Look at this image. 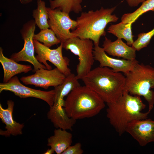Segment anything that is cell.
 I'll return each instance as SVG.
<instances>
[{
	"label": "cell",
	"instance_id": "obj_10",
	"mask_svg": "<svg viewBox=\"0 0 154 154\" xmlns=\"http://www.w3.org/2000/svg\"><path fill=\"white\" fill-rule=\"evenodd\" d=\"M8 91L21 98L34 97L46 102L50 107L54 104L55 95L54 89L45 91L36 90L25 86L21 84L18 77L14 76L7 83L0 84V93Z\"/></svg>",
	"mask_w": 154,
	"mask_h": 154
},
{
	"label": "cell",
	"instance_id": "obj_11",
	"mask_svg": "<svg viewBox=\"0 0 154 154\" xmlns=\"http://www.w3.org/2000/svg\"><path fill=\"white\" fill-rule=\"evenodd\" d=\"M35 72L31 75L22 77L20 80L26 85H34L47 89L50 86L61 85L66 77L56 67L51 70L40 69Z\"/></svg>",
	"mask_w": 154,
	"mask_h": 154
},
{
	"label": "cell",
	"instance_id": "obj_22",
	"mask_svg": "<svg viewBox=\"0 0 154 154\" xmlns=\"http://www.w3.org/2000/svg\"><path fill=\"white\" fill-rule=\"evenodd\" d=\"M149 11L154 12V0H145L134 12L123 15L121 18V21L125 23H133L141 15Z\"/></svg>",
	"mask_w": 154,
	"mask_h": 154
},
{
	"label": "cell",
	"instance_id": "obj_18",
	"mask_svg": "<svg viewBox=\"0 0 154 154\" xmlns=\"http://www.w3.org/2000/svg\"><path fill=\"white\" fill-rule=\"evenodd\" d=\"M47 145L52 148L57 154L62 153L72 142V135L67 130L55 129L54 134L47 139Z\"/></svg>",
	"mask_w": 154,
	"mask_h": 154
},
{
	"label": "cell",
	"instance_id": "obj_3",
	"mask_svg": "<svg viewBox=\"0 0 154 154\" xmlns=\"http://www.w3.org/2000/svg\"><path fill=\"white\" fill-rule=\"evenodd\" d=\"M116 8L102 7L95 11L82 12L77 18L76 27L71 32L75 37L90 39L94 45H99L101 37L106 35L105 30L108 24L115 22L119 19L115 14H112Z\"/></svg>",
	"mask_w": 154,
	"mask_h": 154
},
{
	"label": "cell",
	"instance_id": "obj_26",
	"mask_svg": "<svg viewBox=\"0 0 154 154\" xmlns=\"http://www.w3.org/2000/svg\"><path fill=\"white\" fill-rule=\"evenodd\" d=\"M128 4L131 7L137 6L139 4L143 3L145 0H125Z\"/></svg>",
	"mask_w": 154,
	"mask_h": 154
},
{
	"label": "cell",
	"instance_id": "obj_12",
	"mask_svg": "<svg viewBox=\"0 0 154 154\" xmlns=\"http://www.w3.org/2000/svg\"><path fill=\"white\" fill-rule=\"evenodd\" d=\"M126 132L143 147L154 142V121L150 119L136 120L127 125Z\"/></svg>",
	"mask_w": 154,
	"mask_h": 154
},
{
	"label": "cell",
	"instance_id": "obj_19",
	"mask_svg": "<svg viewBox=\"0 0 154 154\" xmlns=\"http://www.w3.org/2000/svg\"><path fill=\"white\" fill-rule=\"evenodd\" d=\"M132 23H125L122 21L115 25H112L108 27V32L116 36L117 38L123 39L128 45L132 46L134 41L131 31Z\"/></svg>",
	"mask_w": 154,
	"mask_h": 154
},
{
	"label": "cell",
	"instance_id": "obj_2",
	"mask_svg": "<svg viewBox=\"0 0 154 154\" xmlns=\"http://www.w3.org/2000/svg\"><path fill=\"white\" fill-rule=\"evenodd\" d=\"M125 77L107 67H98L82 79L85 85L106 103L114 102L123 94Z\"/></svg>",
	"mask_w": 154,
	"mask_h": 154
},
{
	"label": "cell",
	"instance_id": "obj_8",
	"mask_svg": "<svg viewBox=\"0 0 154 154\" xmlns=\"http://www.w3.org/2000/svg\"><path fill=\"white\" fill-rule=\"evenodd\" d=\"M33 42L35 51L37 54L35 57L39 62L45 65L47 69H52L51 66L47 62L48 61L66 76L71 73L68 67L70 60L62 55V44L60 43L56 49H51L37 40H33Z\"/></svg>",
	"mask_w": 154,
	"mask_h": 154
},
{
	"label": "cell",
	"instance_id": "obj_1",
	"mask_svg": "<svg viewBox=\"0 0 154 154\" xmlns=\"http://www.w3.org/2000/svg\"><path fill=\"white\" fill-rule=\"evenodd\" d=\"M106 117L118 135L126 132L128 125L136 120L144 119L150 112L143 113L146 107L140 96L123 92L116 101L107 103Z\"/></svg>",
	"mask_w": 154,
	"mask_h": 154
},
{
	"label": "cell",
	"instance_id": "obj_25",
	"mask_svg": "<svg viewBox=\"0 0 154 154\" xmlns=\"http://www.w3.org/2000/svg\"><path fill=\"white\" fill-rule=\"evenodd\" d=\"M83 152L82 144L78 142L73 145L70 146L62 154H82Z\"/></svg>",
	"mask_w": 154,
	"mask_h": 154
},
{
	"label": "cell",
	"instance_id": "obj_28",
	"mask_svg": "<svg viewBox=\"0 0 154 154\" xmlns=\"http://www.w3.org/2000/svg\"><path fill=\"white\" fill-rule=\"evenodd\" d=\"M21 4H26L32 2L33 0H19Z\"/></svg>",
	"mask_w": 154,
	"mask_h": 154
},
{
	"label": "cell",
	"instance_id": "obj_20",
	"mask_svg": "<svg viewBox=\"0 0 154 154\" xmlns=\"http://www.w3.org/2000/svg\"><path fill=\"white\" fill-rule=\"evenodd\" d=\"M50 8H59L62 12L69 13L73 12L79 13L82 11V0H49Z\"/></svg>",
	"mask_w": 154,
	"mask_h": 154
},
{
	"label": "cell",
	"instance_id": "obj_13",
	"mask_svg": "<svg viewBox=\"0 0 154 154\" xmlns=\"http://www.w3.org/2000/svg\"><path fill=\"white\" fill-rule=\"evenodd\" d=\"M93 54L95 60L100 63V67H107L115 72H122L125 75L133 68L138 61L111 57L107 55L103 48L99 45H94Z\"/></svg>",
	"mask_w": 154,
	"mask_h": 154
},
{
	"label": "cell",
	"instance_id": "obj_17",
	"mask_svg": "<svg viewBox=\"0 0 154 154\" xmlns=\"http://www.w3.org/2000/svg\"><path fill=\"white\" fill-rule=\"evenodd\" d=\"M3 49L0 47V62L2 66L4 76L3 83L8 82L15 75L21 73H27L32 70L31 65L18 63L4 56Z\"/></svg>",
	"mask_w": 154,
	"mask_h": 154
},
{
	"label": "cell",
	"instance_id": "obj_23",
	"mask_svg": "<svg viewBox=\"0 0 154 154\" xmlns=\"http://www.w3.org/2000/svg\"><path fill=\"white\" fill-rule=\"evenodd\" d=\"M33 39L42 43L44 46L49 48L60 43L54 32L48 28L40 30L39 33L34 35Z\"/></svg>",
	"mask_w": 154,
	"mask_h": 154
},
{
	"label": "cell",
	"instance_id": "obj_24",
	"mask_svg": "<svg viewBox=\"0 0 154 154\" xmlns=\"http://www.w3.org/2000/svg\"><path fill=\"white\" fill-rule=\"evenodd\" d=\"M154 35V28L147 33H140L138 35L137 38L134 41L132 46L138 51L146 47Z\"/></svg>",
	"mask_w": 154,
	"mask_h": 154
},
{
	"label": "cell",
	"instance_id": "obj_16",
	"mask_svg": "<svg viewBox=\"0 0 154 154\" xmlns=\"http://www.w3.org/2000/svg\"><path fill=\"white\" fill-rule=\"evenodd\" d=\"M76 75L71 73L66 78L61 85L54 87L55 92L54 103L52 106L56 108L64 107V98L73 90L80 86Z\"/></svg>",
	"mask_w": 154,
	"mask_h": 154
},
{
	"label": "cell",
	"instance_id": "obj_5",
	"mask_svg": "<svg viewBox=\"0 0 154 154\" xmlns=\"http://www.w3.org/2000/svg\"><path fill=\"white\" fill-rule=\"evenodd\" d=\"M125 75L123 93L144 97L151 112L154 106V92L151 90L154 88V68L138 62Z\"/></svg>",
	"mask_w": 154,
	"mask_h": 154
},
{
	"label": "cell",
	"instance_id": "obj_14",
	"mask_svg": "<svg viewBox=\"0 0 154 154\" xmlns=\"http://www.w3.org/2000/svg\"><path fill=\"white\" fill-rule=\"evenodd\" d=\"M7 108H3L0 104V118L6 126V130H0V135L6 137L11 135L16 136L22 134L24 123L21 124L15 121L13 118V112L14 103L11 100H7Z\"/></svg>",
	"mask_w": 154,
	"mask_h": 154
},
{
	"label": "cell",
	"instance_id": "obj_6",
	"mask_svg": "<svg viewBox=\"0 0 154 154\" xmlns=\"http://www.w3.org/2000/svg\"><path fill=\"white\" fill-rule=\"evenodd\" d=\"M62 44L63 48L78 56L79 63L76 67V76L78 80L82 79L91 71L94 61L93 41L89 39L74 37Z\"/></svg>",
	"mask_w": 154,
	"mask_h": 154
},
{
	"label": "cell",
	"instance_id": "obj_15",
	"mask_svg": "<svg viewBox=\"0 0 154 154\" xmlns=\"http://www.w3.org/2000/svg\"><path fill=\"white\" fill-rule=\"evenodd\" d=\"M102 46L105 52L110 55L121 57L129 60H136V50L132 46L124 43L121 38H117L112 42L105 37Z\"/></svg>",
	"mask_w": 154,
	"mask_h": 154
},
{
	"label": "cell",
	"instance_id": "obj_21",
	"mask_svg": "<svg viewBox=\"0 0 154 154\" xmlns=\"http://www.w3.org/2000/svg\"><path fill=\"white\" fill-rule=\"evenodd\" d=\"M37 8L32 12L36 25L40 30L49 28L48 15L45 3L42 0H37Z\"/></svg>",
	"mask_w": 154,
	"mask_h": 154
},
{
	"label": "cell",
	"instance_id": "obj_27",
	"mask_svg": "<svg viewBox=\"0 0 154 154\" xmlns=\"http://www.w3.org/2000/svg\"><path fill=\"white\" fill-rule=\"evenodd\" d=\"M55 152L54 150L50 147V148L49 149L47 150L44 154H52Z\"/></svg>",
	"mask_w": 154,
	"mask_h": 154
},
{
	"label": "cell",
	"instance_id": "obj_4",
	"mask_svg": "<svg viewBox=\"0 0 154 154\" xmlns=\"http://www.w3.org/2000/svg\"><path fill=\"white\" fill-rule=\"evenodd\" d=\"M105 103L90 88L80 86L68 95L64 108L68 116L76 120L97 115L105 108Z\"/></svg>",
	"mask_w": 154,
	"mask_h": 154
},
{
	"label": "cell",
	"instance_id": "obj_9",
	"mask_svg": "<svg viewBox=\"0 0 154 154\" xmlns=\"http://www.w3.org/2000/svg\"><path fill=\"white\" fill-rule=\"evenodd\" d=\"M46 9L49 28L54 33L60 43L75 37L70 30L75 29L76 21L70 18L69 13L62 12L59 8L53 9L46 7Z\"/></svg>",
	"mask_w": 154,
	"mask_h": 154
},
{
	"label": "cell",
	"instance_id": "obj_7",
	"mask_svg": "<svg viewBox=\"0 0 154 154\" xmlns=\"http://www.w3.org/2000/svg\"><path fill=\"white\" fill-rule=\"evenodd\" d=\"M36 25L35 20L33 19L23 25L20 32L24 42L23 47L20 51L13 53L10 58L17 62L25 61L29 62L33 65L35 72L40 69H47L45 65L39 62L34 56L35 50L33 38Z\"/></svg>",
	"mask_w": 154,
	"mask_h": 154
}]
</instances>
